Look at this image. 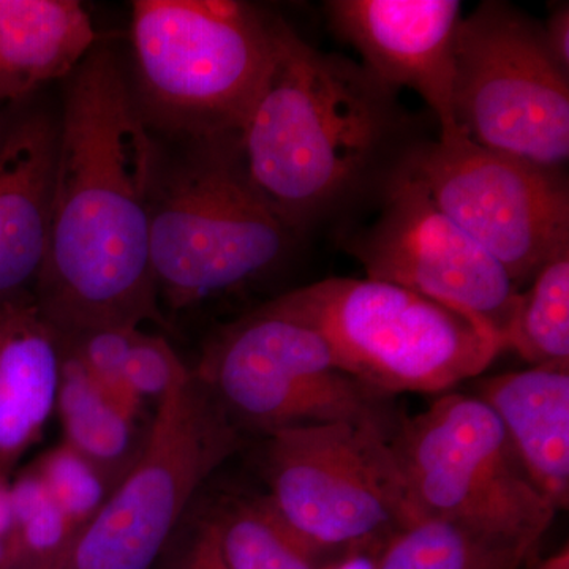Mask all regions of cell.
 Returning a JSON list of instances; mask_svg holds the SVG:
<instances>
[{"instance_id": "cell-1", "label": "cell", "mask_w": 569, "mask_h": 569, "mask_svg": "<svg viewBox=\"0 0 569 569\" xmlns=\"http://www.w3.org/2000/svg\"><path fill=\"white\" fill-rule=\"evenodd\" d=\"M47 257L33 301L61 339L163 323L149 258L160 151L110 48L67 78Z\"/></svg>"}, {"instance_id": "cell-2", "label": "cell", "mask_w": 569, "mask_h": 569, "mask_svg": "<svg viewBox=\"0 0 569 569\" xmlns=\"http://www.w3.org/2000/svg\"><path fill=\"white\" fill-rule=\"evenodd\" d=\"M395 89L280 21L274 54L238 130L247 178L296 236L376 198L422 140Z\"/></svg>"}, {"instance_id": "cell-3", "label": "cell", "mask_w": 569, "mask_h": 569, "mask_svg": "<svg viewBox=\"0 0 569 569\" xmlns=\"http://www.w3.org/2000/svg\"><path fill=\"white\" fill-rule=\"evenodd\" d=\"M182 141L160 157L149 241L160 309L174 312L258 282L298 242L247 178L238 134Z\"/></svg>"}, {"instance_id": "cell-4", "label": "cell", "mask_w": 569, "mask_h": 569, "mask_svg": "<svg viewBox=\"0 0 569 569\" xmlns=\"http://www.w3.org/2000/svg\"><path fill=\"white\" fill-rule=\"evenodd\" d=\"M263 307L316 329L343 372L391 397L449 392L507 350L470 313L367 277H331Z\"/></svg>"}, {"instance_id": "cell-5", "label": "cell", "mask_w": 569, "mask_h": 569, "mask_svg": "<svg viewBox=\"0 0 569 569\" xmlns=\"http://www.w3.org/2000/svg\"><path fill=\"white\" fill-rule=\"evenodd\" d=\"M280 21L241 0H134L133 97L148 126L181 140L238 133Z\"/></svg>"}, {"instance_id": "cell-6", "label": "cell", "mask_w": 569, "mask_h": 569, "mask_svg": "<svg viewBox=\"0 0 569 569\" xmlns=\"http://www.w3.org/2000/svg\"><path fill=\"white\" fill-rule=\"evenodd\" d=\"M233 425L187 369L157 403L148 441L99 515L80 531L67 569H153L198 490L241 447Z\"/></svg>"}, {"instance_id": "cell-7", "label": "cell", "mask_w": 569, "mask_h": 569, "mask_svg": "<svg viewBox=\"0 0 569 569\" xmlns=\"http://www.w3.org/2000/svg\"><path fill=\"white\" fill-rule=\"evenodd\" d=\"M268 438L266 497L323 563L381 550L415 522L392 437L378 427H290Z\"/></svg>"}, {"instance_id": "cell-8", "label": "cell", "mask_w": 569, "mask_h": 569, "mask_svg": "<svg viewBox=\"0 0 569 569\" xmlns=\"http://www.w3.org/2000/svg\"><path fill=\"white\" fill-rule=\"evenodd\" d=\"M193 370L239 430L350 422L395 438L402 422L392 397L343 372L316 329L263 306L220 329Z\"/></svg>"}, {"instance_id": "cell-9", "label": "cell", "mask_w": 569, "mask_h": 569, "mask_svg": "<svg viewBox=\"0 0 569 569\" xmlns=\"http://www.w3.org/2000/svg\"><path fill=\"white\" fill-rule=\"evenodd\" d=\"M452 110L479 148L549 171L569 159V71L553 58L541 22L515 6L482 2L460 20Z\"/></svg>"}, {"instance_id": "cell-10", "label": "cell", "mask_w": 569, "mask_h": 569, "mask_svg": "<svg viewBox=\"0 0 569 569\" xmlns=\"http://www.w3.org/2000/svg\"><path fill=\"white\" fill-rule=\"evenodd\" d=\"M392 448L415 520L445 519L539 542L556 509L535 489L478 396L447 392L402 419Z\"/></svg>"}, {"instance_id": "cell-11", "label": "cell", "mask_w": 569, "mask_h": 569, "mask_svg": "<svg viewBox=\"0 0 569 569\" xmlns=\"http://www.w3.org/2000/svg\"><path fill=\"white\" fill-rule=\"evenodd\" d=\"M392 173L417 183L463 233L507 269L516 287L569 246V187L549 171L507 153L422 138Z\"/></svg>"}, {"instance_id": "cell-12", "label": "cell", "mask_w": 569, "mask_h": 569, "mask_svg": "<svg viewBox=\"0 0 569 569\" xmlns=\"http://www.w3.org/2000/svg\"><path fill=\"white\" fill-rule=\"evenodd\" d=\"M373 200L372 222L343 242L367 279L463 310L493 329L507 348L520 295L507 269L402 176L389 174Z\"/></svg>"}, {"instance_id": "cell-13", "label": "cell", "mask_w": 569, "mask_h": 569, "mask_svg": "<svg viewBox=\"0 0 569 569\" xmlns=\"http://www.w3.org/2000/svg\"><path fill=\"white\" fill-rule=\"evenodd\" d=\"M332 31L361 56L373 77L425 100L438 140L463 138L452 110L455 41L462 17L458 0H329Z\"/></svg>"}, {"instance_id": "cell-14", "label": "cell", "mask_w": 569, "mask_h": 569, "mask_svg": "<svg viewBox=\"0 0 569 569\" xmlns=\"http://www.w3.org/2000/svg\"><path fill=\"white\" fill-rule=\"evenodd\" d=\"M59 114L36 100L0 108V306L31 298L47 257Z\"/></svg>"}, {"instance_id": "cell-15", "label": "cell", "mask_w": 569, "mask_h": 569, "mask_svg": "<svg viewBox=\"0 0 569 569\" xmlns=\"http://www.w3.org/2000/svg\"><path fill=\"white\" fill-rule=\"evenodd\" d=\"M535 489L556 511L569 505V367L531 366L479 381Z\"/></svg>"}, {"instance_id": "cell-16", "label": "cell", "mask_w": 569, "mask_h": 569, "mask_svg": "<svg viewBox=\"0 0 569 569\" xmlns=\"http://www.w3.org/2000/svg\"><path fill=\"white\" fill-rule=\"evenodd\" d=\"M62 347L31 298L0 306V477L40 440L56 411Z\"/></svg>"}, {"instance_id": "cell-17", "label": "cell", "mask_w": 569, "mask_h": 569, "mask_svg": "<svg viewBox=\"0 0 569 569\" xmlns=\"http://www.w3.org/2000/svg\"><path fill=\"white\" fill-rule=\"evenodd\" d=\"M97 44L77 0H0V108L67 80Z\"/></svg>"}, {"instance_id": "cell-18", "label": "cell", "mask_w": 569, "mask_h": 569, "mask_svg": "<svg viewBox=\"0 0 569 569\" xmlns=\"http://www.w3.org/2000/svg\"><path fill=\"white\" fill-rule=\"evenodd\" d=\"M56 411L63 443L99 468L116 489L148 441L149 430L140 429L141 417L112 400L63 350Z\"/></svg>"}, {"instance_id": "cell-19", "label": "cell", "mask_w": 569, "mask_h": 569, "mask_svg": "<svg viewBox=\"0 0 569 569\" xmlns=\"http://www.w3.org/2000/svg\"><path fill=\"white\" fill-rule=\"evenodd\" d=\"M539 542L445 519H418L388 539L377 569H519Z\"/></svg>"}, {"instance_id": "cell-20", "label": "cell", "mask_w": 569, "mask_h": 569, "mask_svg": "<svg viewBox=\"0 0 569 569\" xmlns=\"http://www.w3.org/2000/svg\"><path fill=\"white\" fill-rule=\"evenodd\" d=\"M206 515L230 569H320L325 565L288 529L266 496L224 497Z\"/></svg>"}, {"instance_id": "cell-21", "label": "cell", "mask_w": 569, "mask_h": 569, "mask_svg": "<svg viewBox=\"0 0 569 569\" xmlns=\"http://www.w3.org/2000/svg\"><path fill=\"white\" fill-rule=\"evenodd\" d=\"M507 350L531 366L569 367V246L550 254L519 295Z\"/></svg>"}, {"instance_id": "cell-22", "label": "cell", "mask_w": 569, "mask_h": 569, "mask_svg": "<svg viewBox=\"0 0 569 569\" xmlns=\"http://www.w3.org/2000/svg\"><path fill=\"white\" fill-rule=\"evenodd\" d=\"M32 467L56 508L80 530L99 515L114 490L99 468L63 441L43 452Z\"/></svg>"}, {"instance_id": "cell-23", "label": "cell", "mask_w": 569, "mask_h": 569, "mask_svg": "<svg viewBox=\"0 0 569 569\" xmlns=\"http://www.w3.org/2000/svg\"><path fill=\"white\" fill-rule=\"evenodd\" d=\"M140 331V328L132 326H107L70 339L59 337L62 350L77 359L93 383L137 417H141L144 403L127 388L123 369Z\"/></svg>"}, {"instance_id": "cell-24", "label": "cell", "mask_w": 569, "mask_h": 569, "mask_svg": "<svg viewBox=\"0 0 569 569\" xmlns=\"http://www.w3.org/2000/svg\"><path fill=\"white\" fill-rule=\"evenodd\" d=\"M80 531L52 503L14 527L3 539L0 569L63 565Z\"/></svg>"}, {"instance_id": "cell-25", "label": "cell", "mask_w": 569, "mask_h": 569, "mask_svg": "<svg viewBox=\"0 0 569 569\" xmlns=\"http://www.w3.org/2000/svg\"><path fill=\"white\" fill-rule=\"evenodd\" d=\"M187 369L189 367L183 365L167 339L140 331L130 348L123 380L141 403L146 400L159 403Z\"/></svg>"}, {"instance_id": "cell-26", "label": "cell", "mask_w": 569, "mask_h": 569, "mask_svg": "<svg viewBox=\"0 0 569 569\" xmlns=\"http://www.w3.org/2000/svg\"><path fill=\"white\" fill-rule=\"evenodd\" d=\"M153 569H230L206 511L187 515Z\"/></svg>"}, {"instance_id": "cell-27", "label": "cell", "mask_w": 569, "mask_h": 569, "mask_svg": "<svg viewBox=\"0 0 569 569\" xmlns=\"http://www.w3.org/2000/svg\"><path fill=\"white\" fill-rule=\"evenodd\" d=\"M11 507H13L14 527L20 526L37 512L51 507L52 500L47 486L33 467L26 468L10 486Z\"/></svg>"}, {"instance_id": "cell-28", "label": "cell", "mask_w": 569, "mask_h": 569, "mask_svg": "<svg viewBox=\"0 0 569 569\" xmlns=\"http://www.w3.org/2000/svg\"><path fill=\"white\" fill-rule=\"evenodd\" d=\"M546 43L553 58L569 71V6L568 2L553 7L548 21L542 24Z\"/></svg>"}, {"instance_id": "cell-29", "label": "cell", "mask_w": 569, "mask_h": 569, "mask_svg": "<svg viewBox=\"0 0 569 569\" xmlns=\"http://www.w3.org/2000/svg\"><path fill=\"white\" fill-rule=\"evenodd\" d=\"M381 550L347 553L339 559L326 561L320 569H377L378 556Z\"/></svg>"}, {"instance_id": "cell-30", "label": "cell", "mask_w": 569, "mask_h": 569, "mask_svg": "<svg viewBox=\"0 0 569 569\" xmlns=\"http://www.w3.org/2000/svg\"><path fill=\"white\" fill-rule=\"evenodd\" d=\"M14 529L13 507H11L10 485L0 477V539L9 537Z\"/></svg>"}, {"instance_id": "cell-31", "label": "cell", "mask_w": 569, "mask_h": 569, "mask_svg": "<svg viewBox=\"0 0 569 569\" xmlns=\"http://www.w3.org/2000/svg\"><path fill=\"white\" fill-rule=\"evenodd\" d=\"M535 569H569V549L565 546L556 556L549 557Z\"/></svg>"}, {"instance_id": "cell-32", "label": "cell", "mask_w": 569, "mask_h": 569, "mask_svg": "<svg viewBox=\"0 0 569 569\" xmlns=\"http://www.w3.org/2000/svg\"><path fill=\"white\" fill-rule=\"evenodd\" d=\"M18 569H67L63 565H56V567H37V568H18Z\"/></svg>"}, {"instance_id": "cell-33", "label": "cell", "mask_w": 569, "mask_h": 569, "mask_svg": "<svg viewBox=\"0 0 569 569\" xmlns=\"http://www.w3.org/2000/svg\"><path fill=\"white\" fill-rule=\"evenodd\" d=\"M2 557H3V541H2V539H0V561H2Z\"/></svg>"}]
</instances>
